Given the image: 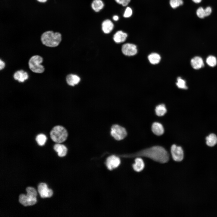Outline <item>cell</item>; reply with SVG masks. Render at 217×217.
Segmentation results:
<instances>
[{
	"label": "cell",
	"instance_id": "24",
	"mask_svg": "<svg viewBox=\"0 0 217 217\" xmlns=\"http://www.w3.org/2000/svg\"><path fill=\"white\" fill-rule=\"evenodd\" d=\"M206 62L209 66L213 67L217 64V60L215 57L210 55L208 56L206 59Z\"/></svg>",
	"mask_w": 217,
	"mask_h": 217
},
{
	"label": "cell",
	"instance_id": "32",
	"mask_svg": "<svg viewBox=\"0 0 217 217\" xmlns=\"http://www.w3.org/2000/svg\"><path fill=\"white\" fill-rule=\"evenodd\" d=\"M113 19L115 21H117L119 19V17L118 16L115 15L113 16Z\"/></svg>",
	"mask_w": 217,
	"mask_h": 217
},
{
	"label": "cell",
	"instance_id": "3",
	"mask_svg": "<svg viewBox=\"0 0 217 217\" xmlns=\"http://www.w3.org/2000/svg\"><path fill=\"white\" fill-rule=\"evenodd\" d=\"M68 133L66 129L63 127L57 125L54 127L50 132L52 140L57 143L64 141L67 138Z\"/></svg>",
	"mask_w": 217,
	"mask_h": 217
},
{
	"label": "cell",
	"instance_id": "9",
	"mask_svg": "<svg viewBox=\"0 0 217 217\" xmlns=\"http://www.w3.org/2000/svg\"><path fill=\"white\" fill-rule=\"evenodd\" d=\"M120 163V159L118 157L112 155L107 158L106 164L107 168L110 170H112L117 168Z\"/></svg>",
	"mask_w": 217,
	"mask_h": 217
},
{
	"label": "cell",
	"instance_id": "12",
	"mask_svg": "<svg viewBox=\"0 0 217 217\" xmlns=\"http://www.w3.org/2000/svg\"><path fill=\"white\" fill-rule=\"evenodd\" d=\"M114 27L113 24L109 19L104 20L102 24V30L103 32L106 34L110 33L113 30Z\"/></svg>",
	"mask_w": 217,
	"mask_h": 217
},
{
	"label": "cell",
	"instance_id": "25",
	"mask_svg": "<svg viewBox=\"0 0 217 217\" xmlns=\"http://www.w3.org/2000/svg\"><path fill=\"white\" fill-rule=\"evenodd\" d=\"M176 84L179 88L184 89H187V87L186 85L185 81L181 79V77H179L178 78Z\"/></svg>",
	"mask_w": 217,
	"mask_h": 217
},
{
	"label": "cell",
	"instance_id": "31",
	"mask_svg": "<svg viewBox=\"0 0 217 217\" xmlns=\"http://www.w3.org/2000/svg\"><path fill=\"white\" fill-rule=\"evenodd\" d=\"M5 66V62L2 61L1 59L0 60V70H2L3 69Z\"/></svg>",
	"mask_w": 217,
	"mask_h": 217
},
{
	"label": "cell",
	"instance_id": "22",
	"mask_svg": "<svg viewBox=\"0 0 217 217\" xmlns=\"http://www.w3.org/2000/svg\"><path fill=\"white\" fill-rule=\"evenodd\" d=\"M155 110L156 115L159 116L164 115L167 112L165 106L164 104H160L156 106Z\"/></svg>",
	"mask_w": 217,
	"mask_h": 217
},
{
	"label": "cell",
	"instance_id": "4",
	"mask_svg": "<svg viewBox=\"0 0 217 217\" xmlns=\"http://www.w3.org/2000/svg\"><path fill=\"white\" fill-rule=\"evenodd\" d=\"M43 61L42 58L39 55H35L32 56L28 61L30 69L35 73H42L45 71L44 67L41 64Z\"/></svg>",
	"mask_w": 217,
	"mask_h": 217
},
{
	"label": "cell",
	"instance_id": "11",
	"mask_svg": "<svg viewBox=\"0 0 217 217\" xmlns=\"http://www.w3.org/2000/svg\"><path fill=\"white\" fill-rule=\"evenodd\" d=\"M13 77L15 80L20 82H23L28 78L27 73L23 70L17 71L14 74Z\"/></svg>",
	"mask_w": 217,
	"mask_h": 217
},
{
	"label": "cell",
	"instance_id": "23",
	"mask_svg": "<svg viewBox=\"0 0 217 217\" xmlns=\"http://www.w3.org/2000/svg\"><path fill=\"white\" fill-rule=\"evenodd\" d=\"M36 141L40 146L44 145L46 140V137L45 135L41 134L38 135L36 137Z\"/></svg>",
	"mask_w": 217,
	"mask_h": 217
},
{
	"label": "cell",
	"instance_id": "29",
	"mask_svg": "<svg viewBox=\"0 0 217 217\" xmlns=\"http://www.w3.org/2000/svg\"><path fill=\"white\" fill-rule=\"evenodd\" d=\"M118 4L123 6L127 5L130 2L131 0H115Z\"/></svg>",
	"mask_w": 217,
	"mask_h": 217
},
{
	"label": "cell",
	"instance_id": "34",
	"mask_svg": "<svg viewBox=\"0 0 217 217\" xmlns=\"http://www.w3.org/2000/svg\"><path fill=\"white\" fill-rule=\"evenodd\" d=\"M192 1L196 3H200L202 0H192Z\"/></svg>",
	"mask_w": 217,
	"mask_h": 217
},
{
	"label": "cell",
	"instance_id": "18",
	"mask_svg": "<svg viewBox=\"0 0 217 217\" xmlns=\"http://www.w3.org/2000/svg\"><path fill=\"white\" fill-rule=\"evenodd\" d=\"M144 167V163L142 159L137 158L135 159V163L133 165V168L134 170L139 172L141 171Z\"/></svg>",
	"mask_w": 217,
	"mask_h": 217
},
{
	"label": "cell",
	"instance_id": "10",
	"mask_svg": "<svg viewBox=\"0 0 217 217\" xmlns=\"http://www.w3.org/2000/svg\"><path fill=\"white\" fill-rule=\"evenodd\" d=\"M38 190L42 198L51 197L53 193L52 190L48 189L46 184L44 183H41L39 184Z\"/></svg>",
	"mask_w": 217,
	"mask_h": 217
},
{
	"label": "cell",
	"instance_id": "15",
	"mask_svg": "<svg viewBox=\"0 0 217 217\" xmlns=\"http://www.w3.org/2000/svg\"><path fill=\"white\" fill-rule=\"evenodd\" d=\"M53 148L55 151L58 153V156L62 157L66 156L68 149L67 147L64 145L57 143L55 144Z\"/></svg>",
	"mask_w": 217,
	"mask_h": 217
},
{
	"label": "cell",
	"instance_id": "27",
	"mask_svg": "<svg viewBox=\"0 0 217 217\" xmlns=\"http://www.w3.org/2000/svg\"><path fill=\"white\" fill-rule=\"evenodd\" d=\"M196 14L198 17L201 18H203L206 17L204 9L202 7H199L197 9Z\"/></svg>",
	"mask_w": 217,
	"mask_h": 217
},
{
	"label": "cell",
	"instance_id": "17",
	"mask_svg": "<svg viewBox=\"0 0 217 217\" xmlns=\"http://www.w3.org/2000/svg\"><path fill=\"white\" fill-rule=\"evenodd\" d=\"M152 130L153 133L157 136L162 135L164 132V129L162 125L160 123L155 122L152 124Z\"/></svg>",
	"mask_w": 217,
	"mask_h": 217
},
{
	"label": "cell",
	"instance_id": "8",
	"mask_svg": "<svg viewBox=\"0 0 217 217\" xmlns=\"http://www.w3.org/2000/svg\"><path fill=\"white\" fill-rule=\"evenodd\" d=\"M121 51L124 55L128 56L135 55L137 51L136 45L130 43H127L123 45Z\"/></svg>",
	"mask_w": 217,
	"mask_h": 217
},
{
	"label": "cell",
	"instance_id": "2",
	"mask_svg": "<svg viewBox=\"0 0 217 217\" xmlns=\"http://www.w3.org/2000/svg\"><path fill=\"white\" fill-rule=\"evenodd\" d=\"M62 40L61 34L58 32L48 30L43 33L41 36V40L45 46L50 47L58 46Z\"/></svg>",
	"mask_w": 217,
	"mask_h": 217
},
{
	"label": "cell",
	"instance_id": "1",
	"mask_svg": "<svg viewBox=\"0 0 217 217\" xmlns=\"http://www.w3.org/2000/svg\"><path fill=\"white\" fill-rule=\"evenodd\" d=\"M136 156L148 158L162 163L167 162L169 160L168 152L163 147L155 146L142 150L136 154Z\"/></svg>",
	"mask_w": 217,
	"mask_h": 217
},
{
	"label": "cell",
	"instance_id": "19",
	"mask_svg": "<svg viewBox=\"0 0 217 217\" xmlns=\"http://www.w3.org/2000/svg\"><path fill=\"white\" fill-rule=\"evenodd\" d=\"M92 9L96 12L102 10L104 6V4L102 0H93L91 4Z\"/></svg>",
	"mask_w": 217,
	"mask_h": 217
},
{
	"label": "cell",
	"instance_id": "21",
	"mask_svg": "<svg viewBox=\"0 0 217 217\" xmlns=\"http://www.w3.org/2000/svg\"><path fill=\"white\" fill-rule=\"evenodd\" d=\"M148 58L149 62L153 64L159 63L161 58L160 55L156 53H153L149 54Z\"/></svg>",
	"mask_w": 217,
	"mask_h": 217
},
{
	"label": "cell",
	"instance_id": "13",
	"mask_svg": "<svg viewBox=\"0 0 217 217\" xmlns=\"http://www.w3.org/2000/svg\"><path fill=\"white\" fill-rule=\"evenodd\" d=\"M127 36V33L121 30L117 31L114 35L113 39L116 43H119L124 42Z\"/></svg>",
	"mask_w": 217,
	"mask_h": 217
},
{
	"label": "cell",
	"instance_id": "5",
	"mask_svg": "<svg viewBox=\"0 0 217 217\" xmlns=\"http://www.w3.org/2000/svg\"><path fill=\"white\" fill-rule=\"evenodd\" d=\"M112 136L116 140H120L124 139L127 136V132L123 127L117 124L113 125L111 128Z\"/></svg>",
	"mask_w": 217,
	"mask_h": 217
},
{
	"label": "cell",
	"instance_id": "28",
	"mask_svg": "<svg viewBox=\"0 0 217 217\" xmlns=\"http://www.w3.org/2000/svg\"><path fill=\"white\" fill-rule=\"evenodd\" d=\"M132 14V9L130 7H128L126 8L123 14V16L125 18H128L131 17Z\"/></svg>",
	"mask_w": 217,
	"mask_h": 217
},
{
	"label": "cell",
	"instance_id": "30",
	"mask_svg": "<svg viewBox=\"0 0 217 217\" xmlns=\"http://www.w3.org/2000/svg\"><path fill=\"white\" fill-rule=\"evenodd\" d=\"M205 16H208L209 15L212 11L211 8L210 7H208L204 9Z\"/></svg>",
	"mask_w": 217,
	"mask_h": 217
},
{
	"label": "cell",
	"instance_id": "7",
	"mask_svg": "<svg viewBox=\"0 0 217 217\" xmlns=\"http://www.w3.org/2000/svg\"><path fill=\"white\" fill-rule=\"evenodd\" d=\"M27 194L26 198L28 206L35 204L36 202L37 193L36 190L32 187H28L26 189Z\"/></svg>",
	"mask_w": 217,
	"mask_h": 217
},
{
	"label": "cell",
	"instance_id": "6",
	"mask_svg": "<svg viewBox=\"0 0 217 217\" xmlns=\"http://www.w3.org/2000/svg\"><path fill=\"white\" fill-rule=\"evenodd\" d=\"M171 153L173 160L176 162H181L184 158V152L182 147L173 144L171 147Z\"/></svg>",
	"mask_w": 217,
	"mask_h": 217
},
{
	"label": "cell",
	"instance_id": "26",
	"mask_svg": "<svg viewBox=\"0 0 217 217\" xmlns=\"http://www.w3.org/2000/svg\"><path fill=\"white\" fill-rule=\"evenodd\" d=\"M169 3L171 7L175 9L182 5L183 2L182 0H170Z\"/></svg>",
	"mask_w": 217,
	"mask_h": 217
},
{
	"label": "cell",
	"instance_id": "14",
	"mask_svg": "<svg viewBox=\"0 0 217 217\" xmlns=\"http://www.w3.org/2000/svg\"><path fill=\"white\" fill-rule=\"evenodd\" d=\"M80 80V79L78 75L73 74L68 75L66 77V81L69 85L74 86L78 84Z\"/></svg>",
	"mask_w": 217,
	"mask_h": 217
},
{
	"label": "cell",
	"instance_id": "33",
	"mask_svg": "<svg viewBox=\"0 0 217 217\" xmlns=\"http://www.w3.org/2000/svg\"><path fill=\"white\" fill-rule=\"evenodd\" d=\"M39 2L41 3H44L46 2L48 0H36Z\"/></svg>",
	"mask_w": 217,
	"mask_h": 217
},
{
	"label": "cell",
	"instance_id": "16",
	"mask_svg": "<svg viewBox=\"0 0 217 217\" xmlns=\"http://www.w3.org/2000/svg\"><path fill=\"white\" fill-rule=\"evenodd\" d=\"M192 67L195 69H198L204 66V64L202 58L199 56H196L191 60Z\"/></svg>",
	"mask_w": 217,
	"mask_h": 217
},
{
	"label": "cell",
	"instance_id": "20",
	"mask_svg": "<svg viewBox=\"0 0 217 217\" xmlns=\"http://www.w3.org/2000/svg\"><path fill=\"white\" fill-rule=\"evenodd\" d=\"M206 144L209 146H213L217 143V137L214 134H211L206 137Z\"/></svg>",
	"mask_w": 217,
	"mask_h": 217
}]
</instances>
